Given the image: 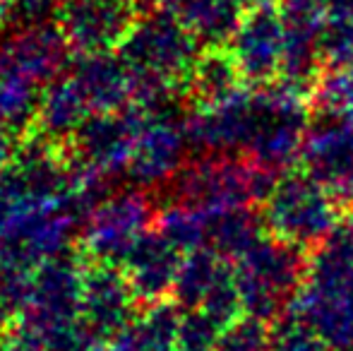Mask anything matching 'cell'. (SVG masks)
<instances>
[{
	"mask_svg": "<svg viewBox=\"0 0 353 351\" xmlns=\"http://www.w3.org/2000/svg\"><path fill=\"white\" fill-rule=\"evenodd\" d=\"M197 37L176 12L152 10L137 17L118 56L137 82V106H161L163 97L195 72Z\"/></svg>",
	"mask_w": 353,
	"mask_h": 351,
	"instance_id": "6da1fadb",
	"label": "cell"
},
{
	"mask_svg": "<svg viewBox=\"0 0 353 351\" xmlns=\"http://www.w3.org/2000/svg\"><path fill=\"white\" fill-rule=\"evenodd\" d=\"M152 205L140 188L106 192L79 229V248L92 265L123 267L128 255L149 234Z\"/></svg>",
	"mask_w": 353,
	"mask_h": 351,
	"instance_id": "7a4b0ae2",
	"label": "cell"
},
{
	"mask_svg": "<svg viewBox=\"0 0 353 351\" xmlns=\"http://www.w3.org/2000/svg\"><path fill=\"white\" fill-rule=\"evenodd\" d=\"M68 46L56 22L24 24L0 41V80L14 82L41 94L72 66Z\"/></svg>",
	"mask_w": 353,
	"mask_h": 351,
	"instance_id": "3957f363",
	"label": "cell"
},
{
	"mask_svg": "<svg viewBox=\"0 0 353 351\" xmlns=\"http://www.w3.org/2000/svg\"><path fill=\"white\" fill-rule=\"evenodd\" d=\"M147 111L149 106H130L121 113L94 118L74 135L68 154L101 181L128 174Z\"/></svg>",
	"mask_w": 353,
	"mask_h": 351,
	"instance_id": "277c9868",
	"label": "cell"
},
{
	"mask_svg": "<svg viewBox=\"0 0 353 351\" xmlns=\"http://www.w3.org/2000/svg\"><path fill=\"white\" fill-rule=\"evenodd\" d=\"M135 0H65L56 12L68 46L77 56L116 53L137 22Z\"/></svg>",
	"mask_w": 353,
	"mask_h": 351,
	"instance_id": "5b68a950",
	"label": "cell"
},
{
	"mask_svg": "<svg viewBox=\"0 0 353 351\" xmlns=\"http://www.w3.org/2000/svg\"><path fill=\"white\" fill-rule=\"evenodd\" d=\"M135 299L121 267L87 265L82 281V323L99 344L113 342L130 328Z\"/></svg>",
	"mask_w": 353,
	"mask_h": 351,
	"instance_id": "8992f818",
	"label": "cell"
},
{
	"mask_svg": "<svg viewBox=\"0 0 353 351\" xmlns=\"http://www.w3.org/2000/svg\"><path fill=\"white\" fill-rule=\"evenodd\" d=\"M68 75L82 94L92 118L111 116L137 106V82L118 51L77 56L68 68Z\"/></svg>",
	"mask_w": 353,
	"mask_h": 351,
	"instance_id": "52a82bcc",
	"label": "cell"
},
{
	"mask_svg": "<svg viewBox=\"0 0 353 351\" xmlns=\"http://www.w3.org/2000/svg\"><path fill=\"white\" fill-rule=\"evenodd\" d=\"M185 135L188 128L183 130L176 121L168 118V113L161 111V106L149 108L130 171H128L135 188L157 185V183L176 174L183 157V147H185Z\"/></svg>",
	"mask_w": 353,
	"mask_h": 351,
	"instance_id": "ba28073f",
	"label": "cell"
},
{
	"mask_svg": "<svg viewBox=\"0 0 353 351\" xmlns=\"http://www.w3.org/2000/svg\"><path fill=\"white\" fill-rule=\"evenodd\" d=\"M121 270L125 272L137 299H157L171 286L173 279H178V248L161 231H149L128 255Z\"/></svg>",
	"mask_w": 353,
	"mask_h": 351,
	"instance_id": "9c48e42d",
	"label": "cell"
},
{
	"mask_svg": "<svg viewBox=\"0 0 353 351\" xmlns=\"http://www.w3.org/2000/svg\"><path fill=\"white\" fill-rule=\"evenodd\" d=\"M34 270L17 263L0 248V330H8L24 310Z\"/></svg>",
	"mask_w": 353,
	"mask_h": 351,
	"instance_id": "30bf717a",
	"label": "cell"
},
{
	"mask_svg": "<svg viewBox=\"0 0 353 351\" xmlns=\"http://www.w3.org/2000/svg\"><path fill=\"white\" fill-rule=\"evenodd\" d=\"M270 27H272V24H270ZM270 27H267V34H265V56H267V61H272V58L276 56L274 48L267 46V43L272 41V39H270ZM248 37L255 39L257 43H262L260 34H255V32H252V29H248ZM260 51H262V48H260ZM260 51H252V48H250V51H238V58H241L243 66H245V61H248V63H255V68H252V72H265V66H262V56H260Z\"/></svg>",
	"mask_w": 353,
	"mask_h": 351,
	"instance_id": "8fae6325",
	"label": "cell"
},
{
	"mask_svg": "<svg viewBox=\"0 0 353 351\" xmlns=\"http://www.w3.org/2000/svg\"><path fill=\"white\" fill-rule=\"evenodd\" d=\"M17 147H19L17 135H14V132L10 130V128L5 126L3 121H0V174H3V171L8 169L10 164H12Z\"/></svg>",
	"mask_w": 353,
	"mask_h": 351,
	"instance_id": "7c38bea8",
	"label": "cell"
},
{
	"mask_svg": "<svg viewBox=\"0 0 353 351\" xmlns=\"http://www.w3.org/2000/svg\"><path fill=\"white\" fill-rule=\"evenodd\" d=\"M137 8H152V10H168L171 12L173 8L178 5V0H135Z\"/></svg>",
	"mask_w": 353,
	"mask_h": 351,
	"instance_id": "4fadbf2b",
	"label": "cell"
}]
</instances>
